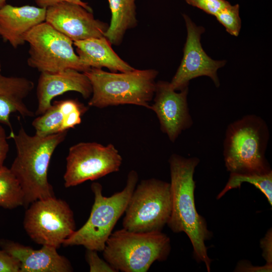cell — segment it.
I'll use <instances>...</instances> for the list:
<instances>
[{
    "label": "cell",
    "instance_id": "6da1fadb",
    "mask_svg": "<svg viewBox=\"0 0 272 272\" xmlns=\"http://www.w3.org/2000/svg\"><path fill=\"white\" fill-rule=\"evenodd\" d=\"M199 162L197 157L187 158L176 154L169 158L172 210L167 225L173 232H183L187 235L192 245L194 258L198 262H203L209 272L211 260L205 241L210 238L211 233L205 219L196 211L194 196L193 175Z\"/></svg>",
    "mask_w": 272,
    "mask_h": 272
},
{
    "label": "cell",
    "instance_id": "7a4b0ae2",
    "mask_svg": "<svg viewBox=\"0 0 272 272\" xmlns=\"http://www.w3.org/2000/svg\"><path fill=\"white\" fill-rule=\"evenodd\" d=\"M67 130L47 136L30 135L21 126L17 134L11 132L17 155L11 170L18 180L25 195L24 206L40 199L54 196L47 179L51 156L65 139Z\"/></svg>",
    "mask_w": 272,
    "mask_h": 272
},
{
    "label": "cell",
    "instance_id": "3957f363",
    "mask_svg": "<svg viewBox=\"0 0 272 272\" xmlns=\"http://www.w3.org/2000/svg\"><path fill=\"white\" fill-rule=\"evenodd\" d=\"M270 138L260 116L250 114L230 123L223 144L225 167L230 173L265 174L271 171L265 157Z\"/></svg>",
    "mask_w": 272,
    "mask_h": 272
},
{
    "label": "cell",
    "instance_id": "277c9868",
    "mask_svg": "<svg viewBox=\"0 0 272 272\" xmlns=\"http://www.w3.org/2000/svg\"><path fill=\"white\" fill-rule=\"evenodd\" d=\"M83 73L92 87L89 106L103 108L132 104L150 109V103L155 94L158 71L135 69L118 73L91 67Z\"/></svg>",
    "mask_w": 272,
    "mask_h": 272
},
{
    "label": "cell",
    "instance_id": "5b68a950",
    "mask_svg": "<svg viewBox=\"0 0 272 272\" xmlns=\"http://www.w3.org/2000/svg\"><path fill=\"white\" fill-rule=\"evenodd\" d=\"M138 179V173L131 170L127 175L124 188L109 197L102 194V187L100 183H93L91 189L94 194V201L90 216L85 224L75 230L62 245H81L87 250L102 251L115 224L124 213Z\"/></svg>",
    "mask_w": 272,
    "mask_h": 272
},
{
    "label": "cell",
    "instance_id": "8992f818",
    "mask_svg": "<svg viewBox=\"0 0 272 272\" xmlns=\"http://www.w3.org/2000/svg\"><path fill=\"white\" fill-rule=\"evenodd\" d=\"M170 239L161 231L135 232L124 228L109 237L103 256L117 272H146L156 261H165Z\"/></svg>",
    "mask_w": 272,
    "mask_h": 272
},
{
    "label": "cell",
    "instance_id": "52a82bcc",
    "mask_svg": "<svg viewBox=\"0 0 272 272\" xmlns=\"http://www.w3.org/2000/svg\"><path fill=\"white\" fill-rule=\"evenodd\" d=\"M170 184L150 178L136 185L123 219V228L135 232L161 231L170 217Z\"/></svg>",
    "mask_w": 272,
    "mask_h": 272
},
{
    "label": "cell",
    "instance_id": "ba28073f",
    "mask_svg": "<svg viewBox=\"0 0 272 272\" xmlns=\"http://www.w3.org/2000/svg\"><path fill=\"white\" fill-rule=\"evenodd\" d=\"M24 39L29 45L27 63L41 73L69 69L85 72L90 69L75 53L74 42L45 21L29 30Z\"/></svg>",
    "mask_w": 272,
    "mask_h": 272
},
{
    "label": "cell",
    "instance_id": "9c48e42d",
    "mask_svg": "<svg viewBox=\"0 0 272 272\" xmlns=\"http://www.w3.org/2000/svg\"><path fill=\"white\" fill-rule=\"evenodd\" d=\"M24 227L34 242L57 249L76 230L69 205L54 196L31 203L25 213Z\"/></svg>",
    "mask_w": 272,
    "mask_h": 272
},
{
    "label": "cell",
    "instance_id": "30bf717a",
    "mask_svg": "<svg viewBox=\"0 0 272 272\" xmlns=\"http://www.w3.org/2000/svg\"><path fill=\"white\" fill-rule=\"evenodd\" d=\"M66 161L63 179L70 187L118 171L122 158L112 144L81 142L70 148Z\"/></svg>",
    "mask_w": 272,
    "mask_h": 272
},
{
    "label": "cell",
    "instance_id": "8fae6325",
    "mask_svg": "<svg viewBox=\"0 0 272 272\" xmlns=\"http://www.w3.org/2000/svg\"><path fill=\"white\" fill-rule=\"evenodd\" d=\"M187 29V37L183 48L181 63L170 82L172 88L180 91L187 88L190 81L201 76L211 78L216 87L220 83L218 70L225 65V60H217L211 58L201 44L200 37L205 29L197 26L186 14H183Z\"/></svg>",
    "mask_w": 272,
    "mask_h": 272
},
{
    "label": "cell",
    "instance_id": "7c38bea8",
    "mask_svg": "<svg viewBox=\"0 0 272 272\" xmlns=\"http://www.w3.org/2000/svg\"><path fill=\"white\" fill-rule=\"evenodd\" d=\"M188 88L177 92L167 81L156 84L154 103L150 109L156 113L161 131L172 143L193 124L188 106Z\"/></svg>",
    "mask_w": 272,
    "mask_h": 272
},
{
    "label": "cell",
    "instance_id": "4fadbf2b",
    "mask_svg": "<svg viewBox=\"0 0 272 272\" xmlns=\"http://www.w3.org/2000/svg\"><path fill=\"white\" fill-rule=\"evenodd\" d=\"M45 21L73 42L103 37L109 26L96 19L92 12L67 2L47 8Z\"/></svg>",
    "mask_w": 272,
    "mask_h": 272
},
{
    "label": "cell",
    "instance_id": "5bb4252c",
    "mask_svg": "<svg viewBox=\"0 0 272 272\" xmlns=\"http://www.w3.org/2000/svg\"><path fill=\"white\" fill-rule=\"evenodd\" d=\"M70 91L77 92L85 99L91 96L92 85L84 73L71 69L41 72L37 86L38 106L35 114L41 115L51 106L54 98Z\"/></svg>",
    "mask_w": 272,
    "mask_h": 272
},
{
    "label": "cell",
    "instance_id": "9a60e30c",
    "mask_svg": "<svg viewBox=\"0 0 272 272\" xmlns=\"http://www.w3.org/2000/svg\"><path fill=\"white\" fill-rule=\"evenodd\" d=\"M33 249L18 243L1 240L2 249L20 263V272H70L73 270L69 260L58 254L55 247L42 245Z\"/></svg>",
    "mask_w": 272,
    "mask_h": 272
},
{
    "label": "cell",
    "instance_id": "2e32d148",
    "mask_svg": "<svg viewBox=\"0 0 272 272\" xmlns=\"http://www.w3.org/2000/svg\"><path fill=\"white\" fill-rule=\"evenodd\" d=\"M46 9L33 6L5 4L0 8V36L14 48L25 42L26 34L45 22Z\"/></svg>",
    "mask_w": 272,
    "mask_h": 272
},
{
    "label": "cell",
    "instance_id": "e0dca14e",
    "mask_svg": "<svg viewBox=\"0 0 272 272\" xmlns=\"http://www.w3.org/2000/svg\"><path fill=\"white\" fill-rule=\"evenodd\" d=\"M82 63L89 69L106 67L111 72H126L135 69L122 59L104 36L73 42Z\"/></svg>",
    "mask_w": 272,
    "mask_h": 272
},
{
    "label": "cell",
    "instance_id": "ac0fdd59",
    "mask_svg": "<svg viewBox=\"0 0 272 272\" xmlns=\"http://www.w3.org/2000/svg\"><path fill=\"white\" fill-rule=\"evenodd\" d=\"M33 88V83L27 78L0 74V122L9 126L11 132V113L18 112L23 117L35 115L24 102Z\"/></svg>",
    "mask_w": 272,
    "mask_h": 272
},
{
    "label": "cell",
    "instance_id": "d6986e66",
    "mask_svg": "<svg viewBox=\"0 0 272 272\" xmlns=\"http://www.w3.org/2000/svg\"><path fill=\"white\" fill-rule=\"evenodd\" d=\"M111 11L110 23L104 34L112 45H119L129 29L138 25L135 0H108Z\"/></svg>",
    "mask_w": 272,
    "mask_h": 272
},
{
    "label": "cell",
    "instance_id": "ffe728a7",
    "mask_svg": "<svg viewBox=\"0 0 272 272\" xmlns=\"http://www.w3.org/2000/svg\"><path fill=\"white\" fill-rule=\"evenodd\" d=\"M24 203V193L18 180L10 168L1 166L0 207L13 209Z\"/></svg>",
    "mask_w": 272,
    "mask_h": 272
},
{
    "label": "cell",
    "instance_id": "44dd1931",
    "mask_svg": "<svg viewBox=\"0 0 272 272\" xmlns=\"http://www.w3.org/2000/svg\"><path fill=\"white\" fill-rule=\"evenodd\" d=\"M244 182L252 184L259 189L272 205V171L262 174L230 173L229 180L217 199L221 198L229 190L240 187Z\"/></svg>",
    "mask_w": 272,
    "mask_h": 272
},
{
    "label": "cell",
    "instance_id": "7402d4cb",
    "mask_svg": "<svg viewBox=\"0 0 272 272\" xmlns=\"http://www.w3.org/2000/svg\"><path fill=\"white\" fill-rule=\"evenodd\" d=\"M64 116L56 102L43 114L38 115L32 122L35 134L47 136L64 131L62 125Z\"/></svg>",
    "mask_w": 272,
    "mask_h": 272
},
{
    "label": "cell",
    "instance_id": "603a6c76",
    "mask_svg": "<svg viewBox=\"0 0 272 272\" xmlns=\"http://www.w3.org/2000/svg\"><path fill=\"white\" fill-rule=\"evenodd\" d=\"M215 16L230 34L236 37L239 35L241 27L239 4H230L220 11Z\"/></svg>",
    "mask_w": 272,
    "mask_h": 272
},
{
    "label": "cell",
    "instance_id": "cb8c5ba5",
    "mask_svg": "<svg viewBox=\"0 0 272 272\" xmlns=\"http://www.w3.org/2000/svg\"><path fill=\"white\" fill-rule=\"evenodd\" d=\"M188 5L196 7L208 14L215 16L220 11L230 4L225 0H185Z\"/></svg>",
    "mask_w": 272,
    "mask_h": 272
},
{
    "label": "cell",
    "instance_id": "d4e9b609",
    "mask_svg": "<svg viewBox=\"0 0 272 272\" xmlns=\"http://www.w3.org/2000/svg\"><path fill=\"white\" fill-rule=\"evenodd\" d=\"M86 259L91 272H117L105 260L100 258L95 250H87Z\"/></svg>",
    "mask_w": 272,
    "mask_h": 272
},
{
    "label": "cell",
    "instance_id": "484cf974",
    "mask_svg": "<svg viewBox=\"0 0 272 272\" xmlns=\"http://www.w3.org/2000/svg\"><path fill=\"white\" fill-rule=\"evenodd\" d=\"M20 263L4 250H0V272H20Z\"/></svg>",
    "mask_w": 272,
    "mask_h": 272
},
{
    "label": "cell",
    "instance_id": "4316f807",
    "mask_svg": "<svg viewBox=\"0 0 272 272\" xmlns=\"http://www.w3.org/2000/svg\"><path fill=\"white\" fill-rule=\"evenodd\" d=\"M262 256L267 264H272V232L269 229L264 237L260 240Z\"/></svg>",
    "mask_w": 272,
    "mask_h": 272
},
{
    "label": "cell",
    "instance_id": "83f0119b",
    "mask_svg": "<svg viewBox=\"0 0 272 272\" xmlns=\"http://www.w3.org/2000/svg\"><path fill=\"white\" fill-rule=\"evenodd\" d=\"M38 7L47 9L48 7L62 2H67L79 5L88 11L92 12V8L87 3L82 0H34Z\"/></svg>",
    "mask_w": 272,
    "mask_h": 272
},
{
    "label": "cell",
    "instance_id": "f1b7e54d",
    "mask_svg": "<svg viewBox=\"0 0 272 272\" xmlns=\"http://www.w3.org/2000/svg\"><path fill=\"white\" fill-rule=\"evenodd\" d=\"M272 264H265L263 266H253L249 262L240 261L238 263L235 271H271Z\"/></svg>",
    "mask_w": 272,
    "mask_h": 272
},
{
    "label": "cell",
    "instance_id": "f546056e",
    "mask_svg": "<svg viewBox=\"0 0 272 272\" xmlns=\"http://www.w3.org/2000/svg\"><path fill=\"white\" fill-rule=\"evenodd\" d=\"M9 149V144L5 130L0 125V166L3 165Z\"/></svg>",
    "mask_w": 272,
    "mask_h": 272
},
{
    "label": "cell",
    "instance_id": "4dcf8cb0",
    "mask_svg": "<svg viewBox=\"0 0 272 272\" xmlns=\"http://www.w3.org/2000/svg\"><path fill=\"white\" fill-rule=\"evenodd\" d=\"M6 0H0V8L6 4Z\"/></svg>",
    "mask_w": 272,
    "mask_h": 272
},
{
    "label": "cell",
    "instance_id": "1f68e13d",
    "mask_svg": "<svg viewBox=\"0 0 272 272\" xmlns=\"http://www.w3.org/2000/svg\"><path fill=\"white\" fill-rule=\"evenodd\" d=\"M0 72H1V63H0Z\"/></svg>",
    "mask_w": 272,
    "mask_h": 272
}]
</instances>
